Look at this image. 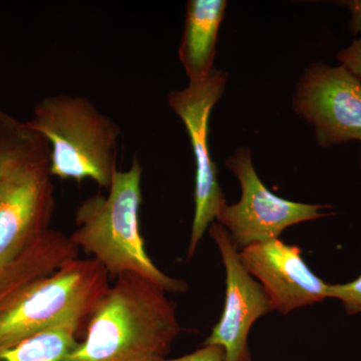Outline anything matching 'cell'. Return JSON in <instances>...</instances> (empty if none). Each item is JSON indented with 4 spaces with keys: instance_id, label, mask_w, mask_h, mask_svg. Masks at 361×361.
Instances as JSON below:
<instances>
[{
    "instance_id": "cell-1",
    "label": "cell",
    "mask_w": 361,
    "mask_h": 361,
    "mask_svg": "<svg viewBox=\"0 0 361 361\" xmlns=\"http://www.w3.org/2000/svg\"><path fill=\"white\" fill-rule=\"evenodd\" d=\"M158 285L116 278L87 323L71 361H166L180 332L177 306Z\"/></svg>"
},
{
    "instance_id": "cell-2",
    "label": "cell",
    "mask_w": 361,
    "mask_h": 361,
    "mask_svg": "<svg viewBox=\"0 0 361 361\" xmlns=\"http://www.w3.org/2000/svg\"><path fill=\"white\" fill-rule=\"evenodd\" d=\"M142 167L137 156L129 170L116 171L106 196L94 194L75 211L71 241L92 254L110 277L133 273L166 292L183 293L188 285L161 272L146 251L140 231Z\"/></svg>"
},
{
    "instance_id": "cell-3",
    "label": "cell",
    "mask_w": 361,
    "mask_h": 361,
    "mask_svg": "<svg viewBox=\"0 0 361 361\" xmlns=\"http://www.w3.org/2000/svg\"><path fill=\"white\" fill-rule=\"evenodd\" d=\"M26 126L49 145L52 177L85 179L108 189L118 169L120 126L82 96L45 97L33 108Z\"/></svg>"
},
{
    "instance_id": "cell-4",
    "label": "cell",
    "mask_w": 361,
    "mask_h": 361,
    "mask_svg": "<svg viewBox=\"0 0 361 361\" xmlns=\"http://www.w3.org/2000/svg\"><path fill=\"white\" fill-rule=\"evenodd\" d=\"M109 278L96 259L78 257L28 284L0 306V349L49 330L87 329Z\"/></svg>"
},
{
    "instance_id": "cell-5",
    "label": "cell",
    "mask_w": 361,
    "mask_h": 361,
    "mask_svg": "<svg viewBox=\"0 0 361 361\" xmlns=\"http://www.w3.org/2000/svg\"><path fill=\"white\" fill-rule=\"evenodd\" d=\"M49 148L18 159L0 177V270L49 231L56 202Z\"/></svg>"
},
{
    "instance_id": "cell-6",
    "label": "cell",
    "mask_w": 361,
    "mask_h": 361,
    "mask_svg": "<svg viewBox=\"0 0 361 361\" xmlns=\"http://www.w3.org/2000/svg\"><path fill=\"white\" fill-rule=\"evenodd\" d=\"M227 78L225 71L213 68L208 77L189 82L185 89L174 90L168 97L169 106L186 128L196 161L195 214L188 258L193 257L207 229L226 203L209 149L208 132L211 111L224 92Z\"/></svg>"
},
{
    "instance_id": "cell-7",
    "label": "cell",
    "mask_w": 361,
    "mask_h": 361,
    "mask_svg": "<svg viewBox=\"0 0 361 361\" xmlns=\"http://www.w3.org/2000/svg\"><path fill=\"white\" fill-rule=\"evenodd\" d=\"M238 178L242 195L238 203L221 207L218 223L229 233L238 250L267 240L279 239L286 228L329 216L327 206L285 200L271 193L259 179L249 149L240 148L226 160Z\"/></svg>"
},
{
    "instance_id": "cell-8",
    "label": "cell",
    "mask_w": 361,
    "mask_h": 361,
    "mask_svg": "<svg viewBox=\"0 0 361 361\" xmlns=\"http://www.w3.org/2000/svg\"><path fill=\"white\" fill-rule=\"evenodd\" d=\"M293 106L314 126L320 146L361 141V82L346 66L308 68L297 85Z\"/></svg>"
},
{
    "instance_id": "cell-9",
    "label": "cell",
    "mask_w": 361,
    "mask_h": 361,
    "mask_svg": "<svg viewBox=\"0 0 361 361\" xmlns=\"http://www.w3.org/2000/svg\"><path fill=\"white\" fill-rule=\"evenodd\" d=\"M219 247L226 269V298L219 322L204 344L224 349L223 361H252L248 336L252 325L272 311L269 298L260 283L247 272L239 259V250L220 223L209 228Z\"/></svg>"
},
{
    "instance_id": "cell-10",
    "label": "cell",
    "mask_w": 361,
    "mask_h": 361,
    "mask_svg": "<svg viewBox=\"0 0 361 361\" xmlns=\"http://www.w3.org/2000/svg\"><path fill=\"white\" fill-rule=\"evenodd\" d=\"M37 142L30 130L0 108V177L11 163L35 152ZM78 257L70 237L49 230L23 255L0 270V306L28 284L54 272L66 261Z\"/></svg>"
},
{
    "instance_id": "cell-11",
    "label": "cell",
    "mask_w": 361,
    "mask_h": 361,
    "mask_svg": "<svg viewBox=\"0 0 361 361\" xmlns=\"http://www.w3.org/2000/svg\"><path fill=\"white\" fill-rule=\"evenodd\" d=\"M239 259L247 272L260 282L273 311L288 314L329 298L330 284L310 270L295 245L267 240L241 249Z\"/></svg>"
},
{
    "instance_id": "cell-12",
    "label": "cell",
    "mask_w": 361,
    "mask_h": 361,
    "mask_svg": "<svg viewBox=\"0 0 361 361\" xmlns=\"http://www.w3.org/2000/svg\"><path fill=\"white\" fill-rule=\"evenodd\" d=\"M226 6L224 0L188 1L179 59L189 82L203 80L214 68L218 32Z\"/></svg>"
},
{
    "instance_id": "cell-13",
    "label": "cell",
    "mask_w": 361,
    "mask_h": 361,
    "mask_svg": "<svg viewBox=\"0 0 361 361\" xmlns=\"http://www.w3.org/2000/svg\"><path fill=\"white\" fill-rule=\"evenodd\" d=\"M78 334L73 327H63L35 334L0 349V361H71Z\"/></svg>"
},
{
    "instance_id": "cell-14",
    "label": "cell",
    "mask_w": 361,
    "mask_h": 361,
    "mask_svg": "<svg viewBox=\"0 0 361 361\" xmlns=\"http://www.w3.org/2000/svg\"><path fill=\"white\" fill-rule=\"evenodd\" d=\"M329 298L341 301L348 314H361V274L348 283L329 285Z\"/></svg>"
},
{
    "instance_id": "cell-15",
    "label": "cell",
    "mask_w": 361,
    "mask_h": 361,
    "mask_svg": "<svg viewBox=\"0 0 361 361\" xmlns=\"http://www.w3.org/2000/svg\"><path fill=\"white\" fill-rule=\"evenodd\" d=\"M224 349L216 344H204L203 348L197 349L194 353L172 358L166 361H223L224 360Z\"/></svg>"
},
{
    "instance_id": "cell-16",
    "label": "cell",
    "mask_w": 361,
    "mask_h": 361,
    "mask_svg": "<svg viewBox=\"0 0 361 361\" xmlns=\"http://www.w3.org/2000/svg\"><path fill=\"white\" fill-rule=\"evenodd\" d=\"M337 58L353 75L361 78V39L337 54Z\"/></svg>"
},
{
    "instance_id": "cell-17",
    "label": "cell",
    "mask_w": 361,
    "mask_h": 361,
    "mask_svg": "<svg viewBox=\"0 0 361 361\" xmlns=\"http://www.w3.org/2000/svg\"><path fill=\"white\" fill-rule=\"evenodd\" d=\"M351 11L350 30L353 33L361 32V0L341 2Z\"/></svg>"
}]
</instances>
